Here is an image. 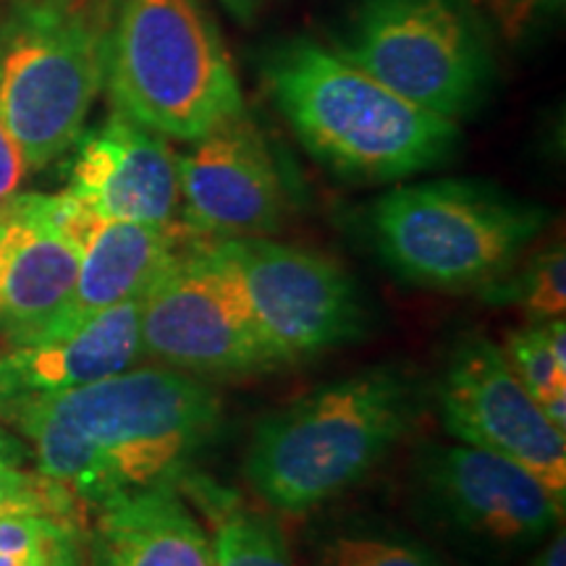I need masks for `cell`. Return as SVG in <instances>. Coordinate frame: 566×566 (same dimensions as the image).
Segmentation results:
<instances>
[{"label":"cell","mask_w":566,"mask_h":566,"mask_svg":"<svg viewBox=\"0 0 566 566\" xmlns=\"http://www.w3.org/2000/svg\"><path fill=\"white\" fill-rule=\"evenodd\" d=\"M27 171L30 168H27L24 155H21L19 145L13 142L3 122H0V202L19 192Z\"/></svg>","instance_id":"cb8c5ba5"},{"label":"cell","mask_w":566,"mask_h":566,"mask_svg":"<svg viewBox=\"0 0 566 566\" xmlns=\"http://www.w3.org/2000/svg\"><path fill=\"white\" fill-rule=\"evenodd\" d=\"M80 504L66 488L24 467H0V516L45 514L80 522Z\"/></svg>","instance_id":"603a6c76"},{"label":"cell","mask_w":566,"mask_h":566,"mask_svg":"<svg viewBox=\"0 0 566 566\" xmlns=\"http://www.w3.org/2000/svg\"><path fill=\"white\" fill-rule=\"evenodd\" d=\"M181 483L189 485L192 504L208 520L216 566H296L271 516L254 512L237 493L210 480L184 475Z\"/></svg>","instance_id":"ac0fdd59"},{"label":"cell","mask_w":566,"mask_h":566,"mask_svg":"<svg viewBox=\"0 0 566 566\" xmlns=\"http://www.w3.org/2000/svg\"><path fill=\"white\" fill-rule=\"evenodd\" d=\"M176 155L184 226L205 239L268 237L281 226L283 187L263 134L244 113Z\"/></svg>","instance_id":"7c38bea8"},{"label":"cell","mask_w":566,"mask_h":566,"mask_svg":"<svg viewBox=\"0 0 566 566\" xmlns=\"http://www.w3.org/2000/svg\"><path fill=\"white\" fill-rule=\"evenodd\" d=\"M139 342L145 357L195 378L250 375L281 365L210 239L181 247L142 296Z\"/></svg>","instance_id":"ba28073f"},{"label":"cell","mask_w":566,"mask_h":566,"mask_svg":"<svg viewBox=\"0 0 566 566\" xmlns=\"http://www.w3.org/2000/svg\"><path fill=\"white\" fill-rule=\"evenodd\" d=\"M92 566H216L208 527L179 483L147 488L95 509Z\"/></svg>","instance_id":"e0dca14e"},{"label":"cell","mask_w":566,"mask_h":566,"mask_svg":"<svg viewBox=\"0 0 566 566\" xmlns=\"http://www.w3.org/2000/svg\"><path fill=\"white\" fill-rule=\"evenodd\" d=\"M139 304L132 300L71 334L0 346V412L80 388L139 365Z\"/></svg>","instance_id":"9a60e30c"},{"label":"cell","mask_w":566,"mask_h":566,"mask_svg":"<svg viewBox=\"0 0 566 566\" xmlns=\"http://www.w3.org/2000/svg\"><path fill=\"white\" fill-rule=\"evenodd\" d=\"M105 38L74 0H11L0 9V122L40 171L84 134L103 87Z\"/></svg>","instance_id":"8992f818"},{"label":"cell","mask_w":566,"mask_h":566,"mask_svg":"<svg viewBox=\"0 0 566 566\" xmlns=\"http://www.w3.org/2000/svg\"><path fill=\"white\" fill-rule=\"evenodd\" d=\"M491 3L499 6L509 21H516V19L525 17L533 6L541 3V0H491ZM556 3H562V0H556Z\"/></svg>","instance_id":"4316f807"},{"label":"cell","mask_w":566,"mask_h":566,"mask_svg":"<svg viewBox=\"0 0 566 566\" xmlns=\"http://www.w3.org/2000/svg\"><path fill=\"white\" fill-rule=\"evenodd\" d=\"M279 111L310 155L357 181H399L454 155L459 124L405 101L313 40L283 42L265 61Z\"/></svg>","instance_id":"7a4b0ae2"},{"label":"cell","mask_w":566,"mask_h":566,"mask_svg":"<svg viewBox=\"0 0 566 566\" xmlns=\"http://www.w3.org/2000/svg\"><path fill=\"white\" fill-rule=\"evenodd\" d=\"M436 396L443 428L459 443L512 459L566 504V433L522 386L501 344L464 336L449 354Z\"/></svg>","instance_id":"8fae6325"},{"label":"cell","mask_w":566,"mask_h":566,"mask_svg":"<svg viewBox=\"0 0 566 566\" xmlns=\"http://www.w3.org/2000/svg\"><path fill=\"white\" fill-rule=\"evenodd\" d=\"M522 386L543 412L566 433V323L564 317L527 323L506 334L501 344Z\"/></svg>","instance_id":"ffe728a7"},{"label":"cell","mask_w":566,"mask_h":566,"mask_svg":"<svg viewBox=\"0 0 566 566\" xmlns=\"http://www.w3.org/2000/svg\"><path fill=\"white\" fill-rule=\"evenodd\" d=\"M6 202V200H3ZM3 202H0V212H3Z\"/></svg>","instance_id":"f1b7e54d"},{"label":"cell","mask_w":566,"mask_h":566,"mask_svg":"<svg viewBox=\"0 0 566 566\" xmlns=\"http://www.w3.org/2000/svg\"><path fill=\"white\" fill-rule=\"evenodd\" d=\"M223 401L195 375L134 365L95 384L0 412L30 446L34 470L80 509L179 483L221 428Z\"/></svg>","instance_id":"6da1fadb"},{"label":"cell","mask_w":566,"mask_h":566,"mask_svg":"<svg viewBox=\"0 0 566 566\" xmlns=\"http://www.w3.org/2000/svg\"><path fill=\"white\" fill-rule=\"evenodd\" d=\"M103 82L116 111L166 139L195 142L244 113L229 51L200 0H118Z\"/></svg>","instance_id":"277c9868"},{"label":"cell","mask_w":566,"mask_h":566,"mask_svg":"<svg viewBox=\"0 0 566 566\" xmlns=\"http://www.w3.org/2000/svg\"><path fill=\"white\" fill-rule=\"evenodd\" d=\"M527 566H566V533L564 525L556 527L541 546L535 548Z\"/></svg>","instance_id":"d4e9b609"},{"label":"cell","mask_w":566,"mask_h":566,"mask_svg":"<svg viewBox=\"0 0 566 566\" xmlns=\"http://www.w3.org/2000/svg\"><path fill=\"white\" fill-rule=\"evenodd\" d=\"M84 541L80 522L45 514L0 516V566H27L69 543Z\"/></svg>","instance_id":"7402d4cb"},{"label":"cell","mask_w":566,"mask_h":566,"mask_svg":"<svg viewBox=\"0 0 566 566\" xmlns=\"http://www.w3.org/2000/svg\"><path fill=\"white\" fill-rule=\"evenodd\" d=\"M548 212L495 184L438 179L399 187L370 210L375 250L422 289H483L520 263Z\"/></svg>","instance_id":"5b68a950"},{"label":"cell","mask_w":566,"mask_h":566,"mask_svg":"<svg viewBox=\"0 0 566 566\" xmlns=\"http://www.w3.org/2000/svg\"><path fill=\"white\" fill-rule=\"evenodd\" d=\"M488 302L512 304L530 323L564 317L566 310V252L564 244H551L527 263L514 265L501 279L480 289Z\"/></svg>","instance_id":"44dd1931"},{"label":"cell","mask_w":566,"mask_h":566,"mask_svg":"<svg viewBox=\"0 0 566 566\" xmlns=\"http://www.w3.org/2000/svg\"><path fill=\"white\" fill-rule=\"evenodd\" d=\"M223 3L229 6L231 13H237V17L242 19V17H250L254 6H258V0H223Z\"/></svg>","instance_id":"83f0119b"},{"label":"cell","mask_w":566,"mask_h":566,"mask_svg":"<svg viewBox=\"0 0 566 566\" xmlns=\"http://www.w3.org/2000/svg\"><path fill=\"white\" fill-rule=\"evenodd\" d=\"M336 55L438 116H472L488 97L493 59L467 0H363Z\"/></svg>","instance_id":"52a82bcc"},{"label":"cell","mask_w":566,"mask_h":566,"mask_svg":"<svg viewBox=\"0 0 566 566\" xmlns=\"http://www.w3.org/2000/svg\"><path fill=\"white\" fill-rule=\"evenodd\" d=\"M281 365L365 338L370 307L334 260L268 237L210 239Z\"/></svg>","instance_id":"9c48e42d"},{"label":"cell","mask_w":566,"mask_h":566,"mask_svg":"<svg viewBox=\"0 0 566 566\" xmlns=\"http://www.w3.org/2000/svg\"><path fill=\"white\" fill-rule=\"evenodd\" d=\"M415 475L430 520L488 562L535 551L564 525L566 504L533 472L478 446H428Z\"/></svg>","instance_id":"30bf717a"},{"label":"cell","mask_w":566,"mask_h":566,"mask_svg":"<svg viewBox=\"0 0 566 566\" xmlns=\"http://www.w3.org/2000/svg\"><path fill=\"white\" fill-rule=\"evenodd\" d=\"M76 145L66 192L97 218L150 226L176 221L179 160L166 137L116 111Z\"/></svg>","instance_id":"5bb4252c"},{"label":"cell","mask_w":566,"mask_h":566,"mask_svg":"<svg viewBox=\"0 0 566 566\" xmlns=\"http://www.w3.org/2000/svg\"><path fill=\"white\" fill-rule=\"evenodd\" d=\"M310 566H451L401 530L370 520H344L317 530Z\"/></svg>","instance_id":"d6986e66"},{"label":"cell","mask_w":566,"mask_h":566,"mask_svg":"<svg viewBox=\"0 0 566 566\" xmlns=\"http://www.w3.org/2000/svg\"><path fill=\"white\" fill-rule=\"evenodd\" d=\"M184 231L187 226L176 221L150 226L97 218L82 242L74 294L59 321L48 325L40 336L71 334L118 304L142 300L181 252Z\"/></svg>","instance_id":"2e32d148"},{"label":"cell","mask_w":566,"mask_h":566,"mask_svg":"<svg viewBox=\"0 0 566 566\" xmlns=\"http://www.w3.org/2000/svg\"><path fill=\"white\" fill-rule=\"evenodd\" d=\"M71 197L13 195L0 212V338L40 336L59 321L80 275L82 247L69 231Z\"/></svg>","instance_id":"4fadbf2b"},{"label":"cell","mask_w":566,"mask_h":566,"mask_svg":"<svg viewBox=\"0 0 566 566\" xmlns=\"http://www.w3.org/2000/svg\"><path fill=\"white\" fill-rule=\"evenodd\" d=\"M420 409V386L396 367L325 384L260 420L244 454L247 483L275 512H310L357 485Z\"/></svg>","instance_id":"3957f363"},{"label":"cell","mask_w":566,"mask_h":566,"mask_svg":"<svg viewBox=\"0 0 566 566\" xmlns=\"http://www.w3.org/2000/svg\"><path fill=\"white\" fill-rule=\"evenodd\" d=\"M27 462H32L30 446L0 422V467H24Z\"/></svg>","instance_id":"484cf974"}]
</instances>
